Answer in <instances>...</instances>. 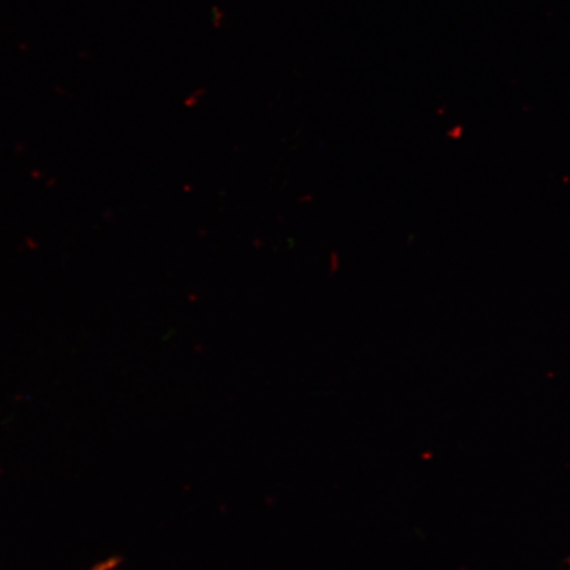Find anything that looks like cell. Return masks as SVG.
Listing matches in <instances>:
<instances>
[{"label": "cell", "mask_w": 570, "mask_h": 570, "mask_svg": "<svg viewBox=\"0 0 570 570\" xmlns=\"http://www.w3.org/2000/svg\"><path fill=\"white\" fill-rule=\"evenodd\" d=\"M118 566V559H109L101 564L96 566L95 568H91L90 570H112Z\"/></svg>", "instance_id": "obj_1"}]
</instances>
